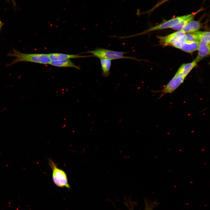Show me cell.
<instances>
[{
	"mask_svg": "<svg viewBox=\"0 0 210 210\" xmlns=\"http://www.w3.org/2000/svg\"><path fill=\"white\" fill-rule=\"evenodd\" d=\"M8 55L16 57L9 66L20 62H30L44 64H50L51 61L48 54L24 53L15 50H13V52L8 54Z\"/></svg>",
	"mask_w": 210,
	"mask_h": 210,
	"instance_id": "1",
	"label": "cell"
},
{
	"mask_svg": "<svg viewBox=\"0 0 210 210\" xmlns=\"http://www.w3.org/2000/svg\"><path fill=\"white\" fill-rule=\"evenodd\" d=\"M92 54V56L96 57L100 59L104 58L110 60L121 59H127L136 60H140L133 57L126 56L124 55L128 52L115 51L101 48H97L95 49L88 51L85 52Z\"/></svg>",
	"mask_w": 210,
	"mask_h": 210,
	"instance_id": "2",
	"label": "cell"
},
{
	"mask_svg": "<svg viewBox=\"0 0 210 210\" xmlns=\"http://www.w3.org/2000/svg\"><path fill=\"white\" fill-rule=\"evenodd\" d=\"M48 162L52 170V180L55 184L59 187H65L70 189L71 187L65 172L58 168L56 164L51 160L49 159Z\"/></svg>",
	"mask_w": 210,
	"mask_h": 210,
	"instance_id": "3",
	"label": "cell"
},
{
	"mask_svg": "<svg viewBox=\"0 0 210 210\" xmlns=\"http://www.w3.org/2000/svg\"><path fill=\"white\" fill-rule=\"evenodd\" d=\"M191 14L180 16H177L158 25L153 27L143 32L134 35L127 36L131 37L145 34L150 32L165 29L172 28L183 20L190 16Z\"/></svg>",
	"mask_w": 210,
	"mask_h": 210,
	"instance_id": "4",
	"label": "cell"
},
{
	"mask_svg": "<svg viewBox=\"0 0 210 210\" xmlns=\"http://www.w3.org/2000/svg\"><path fill=\"white\" fill-rule=\"evenodd\" d=\"M185 78L175 74L168 83L160 90L155 91L161 92L159 98L167 93H172L182 83Z\"/></svg>",
	"mask_w": 210,
	"mask_h": 210,
	"instance_id": "5",
	"label": "cell"
},
{
	"mask_svg": "<svg viewBox=\"0 0 210 210\" xmlns=\"http://www.w3.org/2000/svg\"><path fill=\"white\" fill-rule=\"evenodd\" d=\"M200 41L199 46L198 50V55L197 56L202 59L207 56L210 54L209 32H204Z\"/></svg>",
	"mask_w": 210,
	"mask_h": 210,
	"instance_id": "6",
	"label": "cell"
},
{
	"mask_svg": "<svg viewBox=\"0 0 210 210\" xmlns=\"http://www.w3.org/2000/svg\"><path fill=\"white\" fill-rule=\"evenodd\" d=\"M201 59L200 57L197 56L195 59L192 62L183 64L180 66L176 74L186 78Z\"/></svg>",
	"mask_w": 210,
	"mask_h": 210,
	"instance_id": "7",
	"label": "cell"
},
{
	"mask_svg": "<svg viewBox=\"0 0 210 210\" xmlns=\"http://www.w3.org/2000/svg\"><path fill=\"white\" fill-rule=\"evenodd\" d=\"M186 34L179 30L168 35L159 37L160 42L161 44L167 46L171 44L172 43L178 40L181 36Z\"/></svg>",
	"mask_w": 210,
	"mask_h": 210,
	"instance_id": "8",
	"label": "cell"
},
{
	"mask_svg": "<svg viewBox=\"0 0 210 210\" xmlns=\"http://www.w3.org/2000/svg\"><path fill=\"white\" fill-rule=\"evenodd\" d=\"M48 55L51 60H59L92 57L91 55H69L57 53H51L48 54Z\"/></svg>",
	"mask_w": 210,
	"mask_h": 210,
	"instance_id": "9",
	"label": "cell"
},
{
	"mask_svg": "<svg viewBox=\"0 0 210 210\" xmlns=\"http://www.w3.org/2000/svg\"><path fill=\"white\" fill-rule=\"evenodd\" d=\"M200 42V41H197L183 42L181 44L180 49L188 52L192 53L198 50Z\"/></svg>",
	"mask_w": 210,
	"mask_h": 210,
	"instance_id": "10",
	"label": "cell"
},
{
	"mask_svg": "<svg viewBox=\"0 0 210 210\" xmlns=\"http://www.w3.org/2000/svg\"><path fill=\"white\" fill-rule=\"evenodd\" d=\"M50 64L52 66L58 67H70L77 69H80L79 67L75 64L70 59L51 60Z\"/></svg>",
	"mask_w": 210,
	"mask_h": 210,
	"instance_id": "11",
	"label": "cell"
},
{
	"mask_svg": "<svg viewBox=\"0 0 210 210\" xmlns=\"http://www.w3.org/2000/svg\"><path fill=\"white\" fill-rule=\"evenodd\" d=\"M201 26V23L199 22L192 20L180 30L185 34L192 33L197 31L200 29Z\"/></svg>",
	"mask_w": 210,
	"mask_h": 210,
	"instance_id": "12",
	"label": "cell"
},
{
	"mask_svg": "<svg viewBox=\"0 0 210 210\" xmlns=\"http://www.w3.org/2000/svg\"><path fill=\"white\" fill-rule=\"evenodd\" d=\"M102 70V76L104 77H108L110 74L111 65V60L104 58L100 59Z\"/></svg>",
	"mask_w": 210,
	"mask_h": 210,
	"instance_id": "13",
	"label": "cell"
},
{
	"mask_svg": "<svg viewBox=\"0 0 210 210\" xmlns=\"http://www.w3.org/2000/svg\"><path fill=\"white\" fill-rule=\"evenodd\" d=\"M195 15L194 14H191L189 17L183 20L180 23L172 27L173 29L179 31L184 28L189 22L193 20Z\"/></svg>",
	"mask_w": 210,
	"mask_h": 210,
	"instance_id": "14",
	"label": "cell"
},
{
	"mask_svg": "<svg viewBox=\"0 0 210 210\" xmlns=\"http://www.w3.org/2000/svg\"><path fill=\"white\" fill-rule=\"evenodd\" d=\"M145 210H153L154 208L158 204L157 201L150 202L145 200Z\"/></svg>",
	"mask_w": 210,
	"mask_h": 210,
	"instance_id": "15",
	"label": "cell"
},
{
	"mask_svg": "<svg viewBox=\"0 0 210 210\" xmlns=\"http://www.w3.org/2000/svg\"><path fill=\"white\" fill-rule=\"evenodd\" d=\"M169 0H162L160 1L158 3L155 5V6L153 8H152V9L151 10H154L155 8H156L158 7V6H159L160 5H162V4L164 3L165 2H166L167 1H168Z\"/></svg>",
	"mask_w": 210,
	"mask_h": 210,
	"instance_id": "16",
	"label": "cell"
},
{
	"mask_svg": "<svg viewBox=\"0 0 210 210\" xmlns=\"http://www.w3.org/2000/svg\"><path fill=\"white\" fill-rule=\"evenodd\" d=\"M3 24H4L2 23V22L1 20L0 19V30L2 26L3 25Z\"/></svg>",
	"mask_w": 210,
	"mask_h": 210,
	"instance_id": "17",
	"label": "cell"
}]
</instances>
